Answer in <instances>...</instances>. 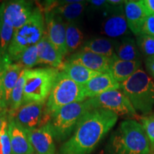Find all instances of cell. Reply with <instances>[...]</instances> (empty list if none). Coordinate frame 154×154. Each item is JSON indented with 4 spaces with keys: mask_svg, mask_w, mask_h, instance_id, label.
I'll return each mask as SVG.
<instances>
[{
    "mask_svg": "<svg viewBox=\"0 0 154 154\" xmlns=\"http://www.w3.org/2000/svg\"><path fill=\"white\" fill-rule=\"evenodd\" d=\"M46 103L23 104L17 111L9 113V118L26 130H33L47 124L50 119L45 115Z\"/></svg>",
    "mask_w": 154,
    "mask_h": 154,
    "instance_id": "obj_9",
    "label": "cell"
},
{
    "mask_svg": "<svg viewBox=\"0 0 154 154\" xmlns=\"http://www.w3.org/2000/svg\"><path fill=\"white\" fill-rule=\"evenodd\" d=\"M84 86L60 71L45 104V115L50 119L58 110L75 102L85 101Z\"/></svg>",
    "mask_w": 154,
    "mask_h": 154,
    "instance_id": "obj_7",
    "label": "cell"
},
{
    "mask_svg": "<svg viewBox=\"0 0 154 154\" xmlns=\"http://www.w3.org/2000/svg\"><path fill=\"white\" fill-rule=\"evenodd\" d=\"M125 5V4H124ZM113 7L108 9L106 17L101 25V33L109 37H121L128 34L127 24L124 5Z\"/></svg>",
    "mask_w": 154,
    "mask_h": 154,
    "instance_id": "obj_11",
    "label": "cell"
},
{
    "mask_svg": "<svg viewBox=\"0 0 154 154\" xmlns=\"http://www.w3.org/2000/svg\"><path fill=\"white\" fill-rule=\"evenodd\" d=\"M118 120V116L103 109L86 112L77 124L74 134L62 144L59 154H90Z\"/></svg>",
    "mask_w": 154,
    "mask_h": 154,
    "instance_id": "obj_1",
    "label": "cell"
},
{
    "mask_svg": "<svg viewBox=\"0 0 154 154\" xmlns=\"http://www.w3.org/2000/svg\"><path fill=\"white\" fill-rule=\"evenodd\" d=\"M44 33L43 11L39 7H36L26 23L14 30L7 51L9 59L12 62H15L24 50L36 45L43 37Z\"/></svg>",
    "mask_w": 154,
    "mask_h": 154,
    "instance_id": "obj_4",
    "label": "cell"
},
{
    "mask_svg": "<svg viewBox=\"0 0 154 154\" xmlns=\"http://www.w3.org/2000/svg\"><path fill=\"white\" fill-rule=\"evenodd\" d=\"M1 4L0 3V19H1Z\"/></svg>",
    "mask_w": 154,
    "mask_h": 154,
    "instance_id": "obj_40",
    "label": "cell"
},
{
    "mask_svg": "<svg viewBox=\"0 0 154 154\" xmlns=\"http://www.w3.org/2000/svg\"><path fill=\"white\" fill-rule=\"evenodd\" d=\"M47 35L49 41L63 57L68 54L66 46V24L63 19L51 11L44 12Z\"/></svg>",
    "mask_w": 154,
    "mask_h": 154,
    "instance_id": "obj_12",
    "label": "cell"
},
{
    "mask_svg": "<svg viewBox=\"0 0 154 154\" xmlns=\"http://www.w3.org/2000/svg\"><path fill=\"white\" fill-rule=\"evenodd\" d=\"M34 154H36V153H34Z\"/></svg>",
    "mask_w": 154,
    "mask_h": 154,
    "instance_id": "obj_41",
    "label": "cell"
},
{
    "mask_svg": "<svg viewBox=\"0 0 154 154\" xmlns=\"http://www.w3.org/2000/svg\"><path fill=\"white\" fill-rule=\"evenodd\" d=\"M15 63H18L23 69H32L38 64V49L36 45L29 47L21 54Z\"/></svg>",
    "mask_w": 154,
    "mask_h": 154,
    "instance_id": "obj_27",
    "label": "cell"
},
{
    "mask_svg": "<svg viewBox=\"0 0 154 154\" xmlns=\"http://www.w3.org/2000/svg\"><path fill=\"white\" fill-rule=\"evenodd\" d=\"M111 59L91 51L80 49L71 56L67 61L79 63L94 72L106 74L110 72Z\"/></svg>",
    "mask_w": 154,
    "mask_h": 154,
    "instance_id": "obj_13",
    "label": "cell"
},
{
    "mask_svg": "<svg viewBox=\"0 0 154 154\" xmlns=\"http://www.w3.org/2000/svg\"><path fill=\"white\" fill-rule=\"evenodd\" d=\"M34 9L32 2L24 0L5 2L1 4V19L16 30L26 23Z\"/></svg>",
    "mask_w": 154,
    "mask_h": 154,
    "instance_id": "obj_10",
    "label": "cell"
},
{
    "mask_svg": "<svg viewBox=\"0 0 154 154\" xmlns=\"http://www.w3.org/2000/svg\"><path fill=\"white\" fill-rule=\"evenodd\" d=\"M115 53L124 61H138L141 57L136 42L131 37H123L115 44Z\"/></svg>",
    "mask_w": 154,
    "mask_h": 154,
    "instance_id": "obj_23",
    "label": "cell"
},
{
    "mask_svg": "<svg viewBox=\"0 0 154 154\" xmlns=\"http://www.w3.org/2000/svg\"><path fill=\"white\" fill-rule=\"evenodd\" d=\"M0 154H3V149H2V145L1 138H0Z\"/></svg>",
    "mask_w": 154,
    "mask_h": 154,
    "instance_id": "obj_39",
    "label": "cell"
},
{
    "mask_svg": "<svg viewBox=\"0 0 154 154\" xmlns=\"http://www.w3.org/2000/svg\"><path fill=\"white\" fill-rule=\"evenodd\" d=\"M88 2L94 9H103L105 11H106L111 7V5L108 3V1H106V0H91V1H88Z\"/></svg>",
    "mask_w": 154,
    "mask_h": 154,
    "instance_id": "obj_34",
    "label": "cell"
},
{
    "mask_svg": "<svg viewBox=\"0 0 154 154\" xmlns=\"http://www.w3.org/2000/svg\"><path fill=\"white\" fill-rule=\"evenodd\" d=\"M136 44L140 54L147 57L154 56V36L140 34L136 38Z\"/></svg>",
    "mask_w": 154,
    "mask_h": 154,
    "instance_id": "obj_29",
    "label": "cell"
},
{
    "mask_svg": "<svg viewBox=\"0 0 154 154\" xmlns=\"http://www.w3.org/2000/svg\"><path fill=\"white\" fill-rule=\"evenodd\" d=\"M150 147L143 126L134 120L122 121L109 143L111 154H149Z\"/></svg>",
    "mask_w": 154,
    "mask_h": 154,
    "instance_id": "obj_2",
    "label": "cell"
},
{
    "mask_svg": "<svg viewBox=\"0 0 154 154\" xmlns=\"http://www.w3.org/2000/svg\"><path fill=\"white\" fill-rule=\"evenodd\" d=\"M23 70L24 69L19 66L18 63L12 62V61H11L7 65V69H6L3 81L4 101H5V107L8 109V110L13 89Z\"/></svg>",
    "mask_w": 154,
    "mask_h": 154,
    "instance_id": "obj_21",
    "label": "cell"
},
{
    "mask_svg": "<svg viewBox=\"0 0 154 154\" xmlns=\"http://www.w3.org/2000/svg\"><path fill=\"white\" fill-rule=\"evenodd\" d=\"M11 61L9 59L7 54H2L0 52V107L6 108L5 105V101H4L3 81L6 72V69H7V65Z\"/></svg>",
    "mask_w": 154,
    "mask_h": 154,
    "instance_id": "obj_30",
    "label": "cell"
},
{
    "mask_svg": "<svg viewBox=\"0 0 154 154\" xmlns=\"http://www.w3.org/2000/svg\"><path fill=\"white\" fill-rule=\"evenodd\" d=\"M86 2H87L81 1L78 3L66 4L63 1H59V5L51 11L60 17L65 24L76 22L84 12Z\"/></svg>",
    "mask_w": 154,
    "mask_h": 154,
    "instance_id": "obj_22",
    "label": "cell"
},
{
    "mask_svg": "<svg viewBox=\"0 0 154 154\" xmlns=\"http://www.w3.org/2000/svg\"><path fill=\"white\" fill-rule=\"evenodd\" d=\"M38 49V64L49 65L52 68L60 69L63 65V56L56 48L46 34L36 44Z\"/></svg>",
    "mask_w": 154,
    "mask_h": 154,
    "instance_id": "obj_18",
    "label": "cell"
},
{
    "mask_svg": "<svg viewBox=\"0 0 154 154\" xmlns=\"http://www.w3.org/2000/svg\"><path fill=\"white\" fill-rule=\"evenodd\" d=\"M0 138L2 145L3 154H12L10 138L9 134V121L8 119L5 121L1 130H0Z\"/></svg>",
    "mask_w": 154,
    "mask_h": 154,
    "instance_id": "obj_32",
    "label": "cell"
},
{
    "mask_svg": "<svg viewBox=\"0 0 154 154\" xmlns=\"http://www.w3.org/2000/svg\"><path fill=\"white\" fill-rule=\"evenodd\" d=\"M9 118V110L7 108L0 107V130L5 121Z\"/></svg>",
    "mask_w": 154,
    "mask_h": 154,
    "instance_id": "obj_37",
    "label": "cell"
},
{
    "mask_svg": "<svg viewBox=\"0 0 154 154\" xmlns=\"http://www.w3.org/2000/svg\"><path fill=\"white\" fill-rule=\"evenodd\" d=\"M25 72H26V69H24L22 71V74H21L16 85L13 89L9 106V113L17 111L23 105V96H24L25 84Z\"/></svg>",
    "mask_w": 154,
    "mask_h": 154,
    "instance_id": "obj_26",
    "label": "cell"
},
{
    "mask_svg": "<svg viewBox=\"0 0 154 154\" xmlns=\"http://www.w3.org/2000/svg\"><path fill=\"white\" fill-rule=\"evenodd\" d=\"M120 88L128 98L136 112L143 115L151 112L154 106V82L143 69H139L121 83Z\"/></svg>",
    "mask_w": 154,
    "mask_h": 154,
    "instance_id": "obj_3",
    "label": "cell"
},
{
    "mask_svg": "<svg viewBox=\"0 0 154 154\" xmlns=\"http://www.w3.org/2000/svg\"><path fill=\"white\" fill-rule=\"evenodd\" d=\"M141 34L154 36V15H151L146 18Z\"/></svg>",
    "mask_w": 154,
    "mask_h": 154,
    "instance_id": "obj_33",
    "label": "cell"
},
{
    "mask_svg": "<svg viewBox=\"0 0 154 154\" xmlns=\"http://www.w3.org/2000/svg\"><path fill=\"white\" fill-rule=\"evenodd\" d=\"M60 71L52 67L26 69L23 104L47 103Z\"/></svg>",
    "mask_w": 154,
    "mask_h": 154,
    "instance_id": "obj_5",
    "label": "cell"
},
{
    "mask_svg": "<svg viewBox=\"0 0 154 154\" xmlns=\"http://www.w3.org/2000/svg\"><path fill=\"white\" fill-rule=\"evenodd\" d=\"M9 134L12 154H34V151L29 138L27 131L8 118Z\"/></svg>",
    "mask_w": 154,
    "mask_h": 154,
    "instance_id": "obj_15",
    "label": "cell"
},
{
    "mask_svg": "<svg viewBox=\"0 0 154 154\" xmlns=\"http://www.w3.org/2000/svg\"><path fill=\"white\" fill-rule=\"evenodd\" d=\"M14 33V29L0 19V52L7 54Z\"/></svg>",
    "mask_w": 154,
    "mask_h": 154,
    "instance_id": "obj_28",
    "label": "cell"
},
{
    "mask_svg": "<svg viewBox=\"0 0 154 154\" xmlns=\"http://www.w3.org/2000/svg\"><path fill=\"white\" fill-rule=\"evenodd\" d=\"M89 99L93 109H103L117 116H135L136 112L131 101L122 90H112Z\"/></svg>",
    "mask_w": 154,
    "mask_h": 154,
    "instance_id": "obj_8",
    "label": "cell"
},
{
    "mask_svg": "<svg viewBox=\"0 0 154 154\" xmlns=\"http://www.w3.org/2000/svg\"><path fill=\"white\" fill-rule=\"evenodd\" d=\"M61 69L73 81L83 86L94 77L101 74V73L90 70L79 63L69 61H65L61 67Z\"/></svg>",
    "mask_w": 154,
    "mask_h": 154,
    "instance_id": "obj_20",
    "label": "cell"
},
{
    "mask_svg": "<svg viewBox=\"0 0 154 154\" xmlns=\"http://www.w3.org/2000/svg\"><path fill=\"white\" fill-rule=\"evenodd\" d=\"M26 131L36 154H56L54 137L48 124Z\"/></svg>",
    "mask_w": 154,
    "mask_h": 154,
    "instance_id": "obj_14",
    "label": "cell"
},
{
    "mask_svg": "<svg viewBox=\"0 0 154 154\" xmlns=\"http://www.w3.org/2000/svg\"><path fill=\"white\" fill-rule=\"evenodd\" d=\"M120 88L121 84L114 79L110 73H106L94 77L84 85V93L86 99H92L107 91Z\"/></svg>",
    "mask_w": 154,
    "mask_h": 154,
    "instance_id": "obj_16",
    "label": "cell"
},
{
    "mask_svg": "<svg viewBox=\"0 0 154 154\" xmlns=\"http://www.w3.org/2000/svg\"><path fill=\"white\" fill-rule=\"evenodd\" d=\"M124 11L128 29L135 36H139L148 17L140 0L126 1L124 5Z\"/></svg>",
    "mask_w": 154,
    "mask_h": 154,
    "instance_id": "obj_17",
    "label": "cell"
},
{
    "mask_svg": "<svg viewBox=\"0 0 154 154\" xmlns=\"http://www.w3.org/2000/svg\"><path fill=\"white\" fill-rule=\"evenodd\" d=\"M145 65L148 73L154 79V56L146 58Z\"/></svg>",
    "mask_w": 154,
    "mask_h": 154,
    "instance_id": "obj_36",
    "label": "cell"
},
{
    "mask_svg": "<svg viewBox=\"0 0 154 154\" xmlns=\"http://www.w3.org/2000/svg\"><path fill=\"white\" fill-rule=\"evenodd\" d=\"M84 35L76 22L66 24V46L68 54L79 48L83 44Z\"/></svg>",
    "mask_w": 154,
    "mask_h": 154,
    "instance_id": "obj_25",
    "label": "cell"
},
{
    "mask_svg": "<svg viewBox=\"0 0 154 154\" xmlns=\"http://www.w3.org/2000/svg\"><path fill=\"white\" fill-rule=\"evenodd\" d=\"M148 17L154 15V0H140Z\"/></svg>",
    "mask_w": 154,
    "mask_h": 154,
    "instance_id": "obj_35",
    "label": "cell"
},
{
    "mask_svg": "<svg viewBox=\"0 0 154 154\" xmlns=\"http://www.w3.org/2000/svg\"><path fill=\"white\" fill-rule=\"evenodd\" d=\"M126 2V1H123V0H109L108 3L111 6H113V7H116V6L124 5Z\"/></svg>",
    "mask_w": 154,
    "mask_h": 154,
    "instance_id": "obj_38",
    "label": "cell"
},
{
    "mask_svg": "<svg viewBox=\"0 0 154 154\" xmlns=\"http://www.w3.org/2000/svg\"><path fill=\"white\" fill-rule=\"evenodd\" d=\"M141 61H124L119 59L116 55L111 59L109 73L114 79L121 84L140 69Z\"/></svg>",
    "mask_w": 154,
    "mask_h": 154,
    "instance_id": "obj_19",
    "label": "cell"
},
{
    "mask_svg": "<svg viewBox=\"0 0 154 154\" xmlns=\"http://www.w3.org/2000/svg\"><path fill=\"white\" fill-rule=\"evenodd\" d=\"M81 50L91 51L112 59L116 56L115 44L107 38H94L83 44Z\"/></svg>",
    "mask_w": 154,
    "mask_h": 154,
    "instance_id": "obj_24",
    "label": "cell"
},
{
    "mask_svg": "<svg viewBox=\"0 0 154 154\" xmlns=\"http://www.w3.org/2000/svg\"><path fill=\"white\" fill-rule=\"evenodd\" d=\"M141 123L149 138L151 149L154 150V114L145 116L141 119Z\"/></svg>",
    "mask_w": 154,
    "mask_h": 154,
    "instance_id": "obj_31",
    "label": "cell"
},
{
    "mask_svg": "<svg viewBox=\"0 0 154 154\" xmlns=\"http://www.w3.org/2000/svg\"><path fill=\"white\" fill-rule=\"evenodd\" d=\"M92 109L89 99L75 102L61 108L51 116L47 123L54 138L57 141L66 140L75 130L83 116Z\"/></svg>",
    "mask_w": 154,
    "mask_h": 154,
    "instance_id": "obj_6",
    "label": "cell"
}]
</instances>
